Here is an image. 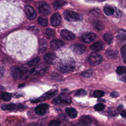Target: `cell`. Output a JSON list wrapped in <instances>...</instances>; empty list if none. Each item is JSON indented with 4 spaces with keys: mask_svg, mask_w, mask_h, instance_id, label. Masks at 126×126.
I'll use <instances>...</instances> for the list:
<instances>
[{
    "mask_svg": "<svg viewBox=\"0 0 126 126\" xmlns=\"http://www.w3.org/2000/svg\"><path fill=\"white\" fill-rule=\"evenodd\" d=\"M106 55L109 58L114 59L117 57V52L112 50H107V51L106 52Z\"/></svg>",
    "mask_w": 126,
    "mask_h": 126,
    "instance_id": "4dcf8cb0",
    "label": "cell"
},
{
    "mask_svg": "<svg viewBox=\"0 0 126 126\" xmlns=\"http://www.w3.org/2000/svg\"><path fill=\"white\" fill-rule=\"evenodd\" d=\"M60 125L61 123L59 121L53 120L49 123L48 126H60Z\"/></svg>",
    "mask_w": 126,
    "mask_h": 126,
    "instance_id": "f35d334b",
    "label": "cell"
},
{
    "mask_svg": "<svg viewBox=\"0 0 126 126\" xmlns=\"http://www.w3.org/2000/svg\"><path fill=\"white\" fill-rule=\"evenodd\" d=\"M125 81L126 82V76L125 77Z\"/></svg>",
    "mask_w": 126,
    "mask_h": 126,
    "instance_id": "bcb514c9",
    "label": "cell"
},
{
    "mask_svg": "<svg viewBox=\"0 0 126 126\" xmlns=\"http://www.w3.org/2000/svg\"><path fill=\"white\" fill-rule=\"evenodd\" d=\"M10 73L15 79H25L28 77L29 70H23L20 67L14 65L11 67Z\"/></svg>",
    "mask_w": 126,
    "mask_h": 126,
    "instance_id": "3957f363",
    "label": "cell"
},
{
    "mask_svg": "<svg viewBox=\"0 0 126 126\" xmlns=\"http://www.w3.org/2000/svg\"><path fill=\"white\" fill-rule=\"evenodd\" d=\"M121 53L123 62L126 63V46H123L121 49Z\"/></svg>",
    "mask_w": 126,
    "mask_h": 126,
    "instance_id": "d6a6232c",
    "label": "cell"
},
{
    "mask_svg": "<svg viewBox=\"0 0 126 126\" xmlns=\"http://www.w3.org/2000/svg\"><path fill=\"white\" fill-rule=\"evenodd\" d=\"M37 8L39 12L43 15H49L51 12V9L50 5L45 2H40Z\"/></svg>",
    "mask_w": 126,
    "mask_h": 126,
    "instance_id": "9c48e42d",
    "label": "cell"
},
{
    "mask_svg": "<svg viewBox=\"0 0 126 126\" xmlns=\"http://www.w3.org/2000/svg\"><path fill=\"white\" fill-rule=\"evenodd\" d=\"M61 22V17L59 13L54 14L51 18V24L53 27L59 26Z\"/></svg>",
    "mask_w": 126,
    "mask_h": 126,
    "instance_id": "2e32d148",
    "label": "cell"
},
{
    "mask_svg": "<svg viewBox=\"0 0 126 126\" xmlns=\"http://www.w3.org/2000/svg\"><path fill=\"white\" fill-rule=\"evenodd\" d=\"M44 34H45V37L47 38L50 39H51V38H52L54 37L55 33V32L53 30L49 28V29H47L45 30V32H44Z\"/></svg>",
    "mask_w": 126,
    "mask_h": 126,
    "instance_id": "cb8c5ba5",
    "label": "cell"
},
{
    "mask_svg": "<svg viewBox=\"0 0 126 126\" xmlns=\"http://www.w3.org/2000/svg\"><path fill=\"white\" fill-rule=\"evenodd\" d=\"M87 92L83 89H79L75 93V96H84L87 94Z\"/></svg>",
    "mask_w": 126,
    "mask_h": 126,
    "instance_id": "e575fe53",
    "label": "cell"
},
{
    "mask_svg": "<svg viewBox=\"0 0 126 126\" xmlns=\"http://www.w3.org/2000/svg\"><path fill=\"white\" fill-rule=\"evenodd\" d=\"M25 35H21V39H20V37L19 34L15 35V36H13L12 38L11 37V41H10V43L11 45H10V48L12 49L11 50V53L12 52H15V54L18 55L20 54V52L22 51H24L25 49L24 48L25 47L26 49L27 47H30V45H31V43H35L36 42V39H32V37H30V34H28L26 39H24ZM31 48V47H30Z\"/></svg>",
    "mask_w": 126,
    "mask_h": 126,
    "instance_id": "6da1fadb",
    "label": "cell"
},
{
    "mask_svg": "<svg viewBox=\"0 0 126 126\" xmlns=\"http://www.w3.org/2000/svg\"><path fill=\"white\" fill-rule=\"evenodd\" d=\"M92 123V118L88 115L81 116L78 121V123L81 126H89Z\"/></svg>",
    "mask_w": 126,
    "mask_h": 126,
    "instance_id": "5bb4252c",
    "label": "cell"
},
{
    "mask_svg": "<svg viewBox=\"0 0 126 126\" xmlns=\"http://www.w3.org/2000/svg\"><path fill=\"white\" fill-rule=\"evenodd\" d=\"M38 23L43 27H46L48 24V20L44 17H39L37 20Z\"/></svg>",
    "mask_w": 126,
    "mask_h": 126,
    "instance_id": "83f0119b",
    "label": "cell"
},
{
    "mask_svg": "<svg viewBox=\"0 0 126 126\" xmlns=\"http://www.w3.org/2000/svg\"><path fill=\"white\" fill-rule=\"evenodd\" d=\"M27 126H41L40 124L36 122H32L31 123L27 125Z\"/></svg>",
    "mask_w": 126,
    "mask_h": 126,
    "instance_id": "7bdbcfd3",
    "label": "cell"
},
{
    "mask_svg": "<svg viewBox=\"0 0 126 126\" xmlns=\"http://www.w3.org/2000/svg\"><path fill=\"white\" fill-rule=\"evenodd\" d=\"M103 11L105 14L107 16H111L114 14V9L109 6H104L103 8Z\"/></svg>",
    "mask_w": 126,
    "mask_h": 126,
    "instance_id": "484cf974",
    "label": "cell"
},
{
    "mask_svg": "<svg viewBox=\"0 0 126 126\" xmlns=\"http://www.w3.org/2000/svg\"><path fill=\"white\" fill-rule=\"evenodd\" d=\"M48 108L49 105L48 104L41 103L35 107V112L37 115L42 116L47 113Z\"/></svg>",
    "mask_w": 126,
    "mask_h": 126,
    "instance_id": "8fae6325",
    "label": "cell"
},
{
    "mask_svg": "<svg viewBox=\"0 0 126 126\" xmlns=\"http://www.w3.org/2000/svg\"><path fill=\"white\" fill-rule=\"evenodd\" d=\"M94 26L97 30L101 31L104 28L103 23L100 20H96L94 22Z\"/></svg>",
    "mask_w": 126,
    "mask_h": 126,
    "instance_id": "d4e9b609",
    "label": "cell"
},
{
    "mask_svg": "<svg viewBox=\"0 0 126 126\" xmlns=\"http://www.w3.org/2000/svg\"><path fill=\"white\" fill-rule=\"evenodd\" d=\"M103 43L100 41H98L92 44L90 46V49L94 51H99L103 48Z\"/></svg>",
    "mask_w": 126,
    "mask_h": 126,
    "instance_id": "7402d4cb",
    "label": "cell"
},
{
    "mask_svg": "<svg viewBox=\"0 0 126 126\" xmlns=\"http://www.w3.org/2000/svg\"><path fill=\"white\" fill-rule=\"evenodd\" d=\"M104 40L107 43H110L113 40V35L110 32H107L103 36Z\"/></svg>",
    "mask_w": 126,
    "mask_h": 126,
    "instance_id": "f546056e",
    "label": "cell"
},
{
    "mask_svg": "<svg viewBox=\"0 0 126 126\" xmlns=\"http://www.w3.org/2000/svg\"><path fill=\"white\" fill-rule=\"evenodd\" d=\"M52 102L56 105L69 104L71 102V98L66 95L61 94L53 99Z\"/></svg>",
    "mask_w": 126,
    "mask_h": 126,
    "instance_id": "5b68a950",
    "label": "cell"
},
{
    "mask_svg": "<svg viewBox=\"0 0 126 126\" xmlns=\"http://www.w3.org/2000/svg\"><path fill=\"white\" fill-rule=\"evenodd\" d=\"M64 45V42L61 40L54 39L50 43L51 47L54 50H58L63 47Z\"/></svg>",
    "mask_w": 126,
    "mask_h": 126,
    "instance_id": "d6986e66",
    "label": "cell"
},
{
    "mask_svg": "<svg viewBox=\"0 0 126 126\" xmlns=\"http://www.w3.org/2000/svg\"><path fill=\"white\" fill-rule=\"evenodd\" d=\"M60 34L63 38L68 40H71L75 38L74 34L71 32L66 30H62Z\"/></svg>",
    "mask_w": 126,
    "mask_h": 126,
    "instance_id": "9a60e30c",
    "label": "cell"
},
{
    "mask_svg": "<svg viewBox=\"0 0 126 126\" xmlns=\"http://www.w3.org/2000/svg\"><path fill=\"white\" fill-rule=\"evenodd\" d=\"M29 30L31 31L32 32L34 33H36L38 32V29L37 27L35 26H31L29 28Z\"/></svg>",
    "mask_w": 126,
    "mask_h": 126,
    "instance_id": "ab89813d",
    "label": "cell"
},
{
    "mask_svg": "<svg viewBox=\"0 0 126 126\" xmlns=\"http://www.w3.org/2000/svg\"><path fill=\"white\" fill-rule=\"evenodd\" d=\"M108 113H109L110 115H112V116H116L117 115V112L114 110H110L108 111Z\"/></svg>",
    "mask_w": 126,
    "mask_h": 126,
    "instance_id": "ee69618b",
    "label": "cell"
},
{
    "mask_svg": "<svg viewBox=\"0 0 126 126\" xmlns=\"http://www.w3.org/2000/svg\"><path fill=\"white\" fill-rule=\"evenodd\" d=\"M70 48L74 53L80 55L85 52L86 49V47L83 44H75L71 45Z\"/></svg>",
    "mask_w": 126,
    "mask_h": 126,
    "instance_id": "7c38bea8",
    "label": "cell"
},
{
    "mask_svg": "<svg viewBox=\"0 0 126 126\" xmlns=\"http://www.w3.org/2000/svg\"><path fill=\"white\" fill-rule=\"evenodd\" d=\"M24 10L26 15L28 19L30 20H33L36 17V12L32 7L27 5L25 7Z\"/></svg>",
    "mask_w": 126,
    "mask_h": 126,
    "instance_id": "4fadbf2b",
    "label": "cell"
},
{
    "mask_svg": "<svg viewBox=\"0 0 126 126\" xmlns=\"http://www.w3.org/2000/svg\"><path fill=\"white\" fill-rule=\"evenodd\" d=\"M96 37L95 33L91 32L84 33L81 36V40L85 43H90L94 41Z\"/></svg>",
    "mask_w": 126,
    "mask_h": 126,
    "instance_id": "30bf717a",
    "label": "cell"
},
{
    "mask_svg": "<svg viewBox=\"0 0 126 126\" xmlns=\"http://www.w3.org/2000/svg\"><path fill=\"white\" fill-rule=\"evenodd\" d=\"M121 115L123 117L126 118V110H123V111H122L121 113Z\"/></svg>",
    "mask_w": 126,
    "mask_h": 126,
    "instance_id": "f6af8a7d",
    "label": "cell"
},
{
    "mask_svg": "<svg viewBox=\"0 0 126 126\" xmlns=\"http://www.w3.org/2000/svg\"><path fill=\"white\" fill-rule=\"evenodd\" d=\"M1 108L3 110H13L23 111L25 109V106L21 103H11L9 104H4L1 106Z\"/></svg>",
    "mask_w": 126,
    "mask_h": 126,
    "instance_id": "8992f818",
    "label": "cell"
},
{
    "mask_svg": "<svg viewBox=\"0 0 126 126\" xmlns=\"http://www.w3.org/2000/svg\"><path fill=\"white\" fill-rule=\"evenodd\" d=\"M39 51L41 53H44L45 52L47 48V43L46 41L44 38H41L39 42Z\"/></svg>",
    "mask_w": 126,
    "mask_h": 126,
    "instance_id": "603a6c76",
    "label": "cell"
},
{
    "mask_svg": "<svg viewBox=\"0 0 126 126\" xmlns=\"http://www.w3.org/2000/svg\"><path fill=\"white\" fill-rule=\"evenodd\" d=\"M119 38L122 41H124L126 39V31L124 30H121L118 33Z\"/></svg>",
    "mask_w": 126,
    "mask_h": 126,
    "instance_id": "1f68e13d",
    "label": "cell"
},
{
    "mask_svg": "<svg viewBox=\"0 0 126 126\" xmlns=\"http://www.w3.org/2000/svg\"><path fill=\"white\" fill-rule=\"evenodd\" d=\"M92 74H93L92 70L88 69L82 74V76L84 78H89L92 76Z\"/></svg>",
    "mask_w": 126,
    "mask_h": 126,
    "instance_id": "74e56055",
    "label": "cell"
},
{
    "mask_svg": "<svg viewBox=\"0 0 126 126\" xmlns=\"http://www.w3.org/2000/svg\"><path fill=\"white\" fill-rule=\"evenodd\" d=\"M102 61V57L100 55L95 53L91 54L88 58V61L90 64L93 66H96L99 64Z\"/></svg>",
    "mask_w": 126,
    "mask_h": 126,
    "instance_id": "ba28073f",
    "label": "cell"
},
{
    "mask_svg": "<svg viewBox=\"0 0 126 126\" xmlns=\"http://www.w3.org/2000/svg\"><path fill=\"white\" fill-rule=\"evenodd\" d=\"M56 55L54 53H48L44 57V60L45 63L48 64H53L56 60Z\"/></svg>",
    "mask_w": 126,
    "mask_h": 126,
    "instance_id": "e0dca14e",
    "label": "cell"
},
{
    "mask_svg": "<svg viewBox=\"0 0 126 126\" xmlns=\"http://www.w3.org/2000/svg\"><path fill=\"white\" fill-rule=\"evenodd\" d=\"M57 93H58L57 90L52 89L46 92V93L43 94L42 95H41L40 97L37 98L36 99L31 100V101L32 103H37L39 102L45 101V100L49 99L52 97L53 96H54Z\"/></svg>",
    "mask_w": 126,
    "mask_h": 126,
    "instance_id": "52a82bcc",
    "label": "cell"
},
{
    "mask_svg": "<svg viewBox=\"0 0 126 126\" xmlns=\"http://www.w3.org/2000/svg\"><path fill=\"white\" fill-rule=\"evenodd\" d=\"M66 1L64 0H57L53 3V5L55 9H58L64 5Z\"/></svg>",
    "mask_w": 126,
    "mask_h": 126,
    "instance_id": "4316f807",
    "label": "cell"
},
{
    "mask_svg": "<svg viewBox=\"0 0 126 126\" xmlns=\"http://www.w3.org/2000/svg\"><path fill=\"white\" fill-rule=\"evenodd\" d=\"M104 108H105L104 105L101 103H97V104H95L94 106V109H95V110H96L97 111H102L104 109Z\"/></svg>",
    "mask_w": 126,
    "mask_h": 126,
    "instance_id": "8d00e7d4",
    "label": "cell"
},
{
    "mask_svg": "<svg viewBox=\"0 0 126 126\" xmlns=\"http://www.w3.org/2000/svg\"><path fill=\"white\" fill-rule=\"evenodd\" d=\"M64 126H81L79 123H69L66 124Z\"/></svg>",
    "mask_w": 126,
    "mask_h": 126,
    "instance_id": "60d3db41",
    "label": "cell"
},
{
    "mask_svg": "<svg viewBox=\"0 0 126 126\" xmlns=\"http://www.w3.org/2000/svg\"><path fill=\"white\" fill-rule=\"evenodd\" d=\"M117 73L119 75H122L123 74L126 73V67L124 66H120L117 67L116 69Z\"/></svg>",
    "mask_w": 126,
    "mask_h": 126,
    "instance_id": "836d02e7",
    "label": "cell"
},
{
    "mask_svg": "<svg viewBox=\"0 0 126 126\" xmlns=\"http://www.w3.org/2000/svg\"><path fill=\"white\" fill-rule=\"evenodd\" d=\"M104 93L102 91L96 90L94 92V96L96 98H100L104 96Z\"/></svg>",
    "mask_w": 126,
    "mask_h": 126,
    "instance_id": "d590c367",
    "label": "cell"
},
{
    "mask_svg": "<svg viewBox=\"0 0 126 126\" xmlns=\"http://www.w3.org/2000/svg\"><path fill=\"white\" fill-rule=\"evenodd\" d=\"M40 59V58L39 57H37L34 58L32 60L28 62V63L24 64L22 65V67L23 68H29L33 66H34L39 62Z\"/></svg>",
    "mask_w": 126,
    "mask_h": 126,
    "instance_id": "44dd1931",
    "label": "cell"
},
{
    "mask_svg": "<svg viewBox=\"0 0 126 126\" xmlns=\"http://www.w3.org/2000/svg\"><path fill=\"white\" fill-rule=\"evenodd\" d=\"M63 16L65 20L69 22L82 20V17L80 14L71 10H66L63 13Z\"/></svg>",
    "mask_w": 126,
    "mask_h": 126,
    "instance_id": "277c9868",
    "label": "cell"
},
{
    "mask_svg": "<svg viewBox=\"0 0 126 126\" xmlns=\"http://www.w3.org/2000/svg\"><path fill=\"white\" fill-rule=\"evenodd\" d=\"M11 94L6 92H3L1 94V97L2 100L5 101H8L11 99Z\"/></svg>",
    "mask_w": 126,
    "mask_h": 126,
    "instance_id": "f1b7e54d",
    "label": "cell"
},
{
    "mask_svg": "<svg viewBox=\"0 0 126 126\" xmlns=\"http://www.w3.org/2000/svg\"><path fill=\"white\" fill-rule=\"evenodd\" d=\"M75 61L70 57L61 59L57 64L58 70L63 73H67L73 71L75 69Z\"/></svg>",
    "mask_w": 126,
    "mask_h": 126,
    "instance_id": "7a4b0ae2",
    "label": "cell"
},
{
    "mask_svg": "<svg viewBox=\"0 0 126 126\" xmlns=\"http://www.w3.org/2000/svg\"><path fill=\"white\" fill-rule=\"evenodd\" d=\"M119 95V93L117 92H116V91H113L110 94V96L113 97H116L118 96Z\"/></svg>",
    "mask_w": 126,
    "mask_h": 126,
    "instance_id": "b9f144b4",
    "label": "cell"
},
{
    "mask_svg": "<svg viewBox=\"0 0 126 126\" xmlns=\"http://www.w3.org/2000/svg\"><path fill=\"white\" fill-rule=\"evenodd\" d=\"M48 67L44 64H40L32 70V73L37 74H44L47 70Z\"/></svg>",
    "mask_w": 126,
    "mask_h": 126,
    "instance_id": "ac0fdd59",
    "label": "cell"
},
{
    "mask_svg": "<svg viewBox=\"0 0 126 126\" xmlns=\"http://www.w3.org/2000/svg\"><path fill=\"white\" fill-rule=\"evenodd\" d=\"M65 112L66 114L70 118L74 119L77 116V112L75 109L72 107H67L65 109Z\"/></svg>",
    "mask_w": 126,
    "mask_h": 126,
    "instance_id": "ffe728a7",
    "label": "cell"
}]
</instances>
